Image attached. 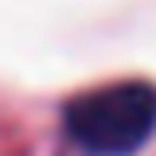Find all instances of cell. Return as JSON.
I'll return each mask as SVG.
<instances>
[{
  "mask_svg": "<svg viewBox=\"0 0 156 156\" xmlns=\"http://www.w3.org/2000/svg\"><path fill=\"white\" fill-rule=\"evenodd\" d=\"M70 144L86 156H129L156 129V86L117 82L74 98L62 113Z\"/></svg>",
  "mask_w": 156,
  "mask_h": 156,
  "instance_id": "1",
  "label": "cell"
}]
</instances>
